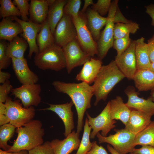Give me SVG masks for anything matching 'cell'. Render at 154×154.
I'll use <instances>...</instances> for the list:
<instances>
[{"label": "cell", "instance_id": "1", "mask_svg": "<svg viewBox=\"0 0 154 154\" xmlns=\"http://www.w3.org/2000/svg\"><path fill=\"white\" fill-rule=\"evenodd\" d=\"M52 84L57 91L66 94L71 99L77 114L76 132L80 135L83 125L85 113L87 110L91 107V100L94 95L92 86L84 82L77 83L59 81H54Z\"/></svg>", "mask_w": 154, "mask_h": 154}, {"label": "cell", "instance_id": "2", "mask_svg": "<svg viewBox=\"0 0 154 154\" xmlns=\"http://www.w3.org/2000/svg\"><path fill=\"white\" fill-rule=\"evenodd\" d=\"M125 77L115 60L107 65H102L92 86L96 97L94 106L97 105L101 100L106 101L114 86Z\"/></svg>", "mask_w": 154, "mask_h": 154}, {"label": "cell", "instance_id": "3", "mask_svg": "<svg viewBox=\"0 0 154 154\" xmlns=\"http://www.w3.org/2000/svg\"><path fill=\"white\" fill-rule=\"evenodd\" d=\"M17 137L7 152L29 151L43 143L44 130L41 121L32 120L24 125L17 128Z\"/></svg>", "mask_w": 154, "mask_h": 154}, {"label": "cell", "instance_id": "4", "mask_svg": "<svg viewBox=\"0 0 154 154\" xmlns=\"http://www.w3.org/2000/svg\"><path fill=\"white\" fill-rule=\"evenodd\" d=\"M118 0L112 1L107 16L108 21L97 42V55L99 59L101 60L106 56L109 50L113 46L114 24L118 23H127L130 22L121 13L118 5Z\"/></svg>", "mask_w": 154, "mask_h": 154}, {"label": "cell", "instance_id": "5", "mask_svg": "<svg viewBox=\"0 0 154 154\" xmlns=\"http://www.w3.org/2000/svg\"><path fill=\"white\" fill-rule=\"evenodd\" d=\"M35 65L43 70L58 71L66 68V61L62 48L54 44L35 54Z\"/></svg>", "mask_w": 154, "mask_h": 154}, {"label": "cell", "instance_id": "6", "mask_svg": "<svg viewBox=\"0 0 154 154\" xmlns=\"http://www.w3.org/2000/svg\"><path fill=\"white\" fill-rule=\"evenodd\" d=\"M4 104L5 115L8 122L17 128L33 120L35 115V110L33 106L28 108L23 107L19 100L13 101L9 97Z\"/></svg>", "mask_w": 154, "mask_h": 154}, {"label": "cell", "instance_id": "7", "mask_svg": "<svg viewBox=\"0 0 154 154\" xmlns=\"http://www.w3.org/2000/svg\"><path fill=\"white\" fill-rule=\"evenodd\" d=\"M114 131L115 133L106 137L98 133L96 136L99 143H108L119 154L131 153L135 147L134 142L136 135L125 128L114 129Z\"/></svg>", "mask_w": 154, "mask_h": 154}, {"label": "cell", "instance_id": "8", "mask_svg": "<svg viewBox=\"0 0 154 154\" xmlns=\"http://www.w3.org/2000/svg\"><path fill=\"white\" fill-rule=\"evenodd\" d=\"M72 19L76 31V39L82 49L91 57L97 55V42L87 27L84 14L80 12L77 17Z\"/></svg>", "mask_w": 154, "mask_h": 154}, {"label": "cell", "instance_id": "9", "mask_svg": "<svg viewBox=\"0 0 154 154\" xmlns=\"http://www.w3.org/2000/svg\"><path fill=\"white\" fill-rule=\"evenodd\" d=\"M86 113L88 125L92 129L90 135L91 139H94L100 131H101V135L102 136H107L110 130L116 127L115 124L117 121L112 118L110 115V101L96 117H92L87 112Z\"/></svg>", "mask_w": 154, "mask_h": 154}, {"label": "cell", "instance_id": "10", "mask_svg": "<svg viewBox=\"0 0 154 154\" xmlns=\"http://www.w3.org/2000/svg\"><path fill=\"white\" fill-rule=\"evenodd\" d=\"M41 90L40 84H22L21 86L13 88L11 95L15 98L21 101L24 108L37 106L41 100L40 93Z\"/></svg>", "mask_w": 154, "mask_h": 154}, {"label": "cell", "instance_id": "11", "mask_svg": "<svg viewBox=\"0 0 154 154\" xmlns=\"http://www.w3.org/2000/svg\"><path fill=\"white\" fill-rule=\"evenodd\" d=\"M66 61V68L70 74L75 68L82 65L91 58V56L81 48L77 39L62 47Z\"/></svg>", "mask_w": 154, "mask_h": 154}, {"label": "cell", "instance_id": "12", "mask_svg": "<svg viewBox=\"0 0 154 154\" xmlns=\"http://www.w3.org/2000/svg\"><path fill=\"white\" fill-rule=\"evenodd\" d=\"M55 44L62 48L76 39L77 32L72 18L64 15L53 34Z\"/></svg>", "mask_w": 154, "mask_h": 154}, {"label": "cell", "instance_id": "13", "mask_svg": "<svg viewBox=\"0 0 154 154\" xmlns=\"http://www.w3.org/2000/svg\"><path fill=\"white\" fill-rule=\"evenodd\" d=\"M135 48V40H131L127 48L115 60L119 70L129 80H133L137 70Z\"/></svg>", "mask_w": 154, "mask_h": 154}, {"label": "cell", "instance_id": "14", "mask_svg": "<svg viewBox=\"0 0 154 154\" xmlns=\"http://www.w3.org/2000/svg\"><path fill=\"white\" fill-rule=\"evenodd\" d=\"M128 97L126 105L131 109L140 111L151 116L154 115V102L151 96L147 99L138 96L139 93L132 86L127 87L124 90Z\"/></svg>", "mask_w": 154, "mask_h": 154}, {"label": "cell", "instance_id": "15", "mask_svg": "<svg viewBox=\"0 0 154 154\" xmlns=\"http://www.w3.org/2000/svg\"><path fill=\"white\" fill-rule=\"evenodd\" d=\"M11 19L18 22L22 27L23 32L21 36L27 42L29 47L28 57L31 58L33 53L39 52L37 44L36 38L38 33L40 31L42 24L34 23L31 21L26 22L19 19L17 17H11Z\"/></svg>", "mask_w": 154, "mask_h": 154}, {"label": "cell", "instance_id": "16", "mask_svg": "<svg viewBox=\"0 0 154 154\" xmlns=\"http://www.w3.org/2000/svg\"><path fill=\"white\" fill-rule=\"evenodd\" d=\"M48 104L49 107L40 110H50L56 114L63 122L65 127L64 135L65 137H67L74 127L73 112L71 109L74 104L72 102L71 100L69 102L62 104Z\"/></svg>", "mask_w": 154, "mask_h": 154}, {"label": "cell", "instance_id": "17", "mask_svg": "<svg viewBox=\"0 0 154 154\" xmlns=\"http://www.w3.org/2000/svg\"><path fill=\"white\" fill-rule=\"evenodd\" d=\"M12 68L19 81L22 84L37 83L38 75L29 68L25 58H12Z\"/></svg>", "mask_w": 154, "mask_h": 154}, {"label": "cell", "instance_id": "18", "mask_svg": "<svg viewBox=\"0 0 154 154\" xmlns=\"http://www.w3.org/2000/svg\"><path fill=\"white\" fill-rule=\"evenodd\" d=\"M79 135L73 131L62 140H52L50 144L54 154H70L73 151L78 150L80 142Z\"/></svg>", "mask_w": 154, "mask_h": 154}, {"label": "cell", "instance_id": "19", "mask_svg": "<svg viewBox=\"0 0 154 154\" xmlns=\"http://www.w3.org/2000/svg\"><path fill=\"white\" fill-rule=\"evenodd\" d=\"M84 14L87 27L94 39L97 42L100 37L102 29L107 23L108 17L100 15L97 12L89 7Z\"/></svg>", "mask_w": 154, "mask_h": 154}, {"label": "cell", "instance_id": "20", "mask_svg": "<svg viewBox=\"0 0 154 154\" xmlns=\"http://www.w3.org/2000/svg\"><path fill=\"white\" fill-rule=\"evenodd\" d=\"M102 60L91 58L83 64L82 68L76 77L78 81L89 84L94 82L102 66Z\"/></svg>", "mask_w": 154, "mask_h": 154}, {"label": "cell", "instance_id": "21", "mask_svg": "<svg viewBox=\"0 0 154 154\" xmlns=\"http://www.w3.org/2000/svg\"><path fill=\"white\" fill-rule=\"evenodd\" d=\"M151 117L144 113L132 110L124 128L136 135L150 123Z\"/></svg>", "mask_w": 154, "mask_h": 154}, {"label": "cell", "instance_id": "22", "mask_svg": "<svg viewBox=\"0 0 154 154\" xmlns=\"http://www.w3.org/2000/svg\"><path fill=\"white\" fill-rule=\"evenodd\" d=\"M49 0H31L30 4L29 20L37 24H42L47 19Z\"/></svg>", "mask_w": 154, "mask_h": 154}, {"label": "cell", "instance_id": "23", "mask_svg": "<svg viewBox=\"0 0 154 154\" xmlns=\"http://www.w3.org/2000/svg\"><path fill=\"white\" fill-rule=\"evenodd\" d=\"M132 110L124 103L122 98L117 96L110 101V111L112 118L119 120L125 126Z\"/></svg>", "mask_w": 154, "mask_h": 154}, {"label": "cell", "instance_id": "24", "mask_svg": "<svg viewBox=\"0 0 154 154\" xmlns=\"http://www.w3.org/2000/svg\"><path fill=\"white\" fill-rule=\"evenodd\" d=\"M10 17L3 18L0 22V39L9 42L23 33L22 27L17 22H14Z\"/></svg>", "mask_w": 154, "mask_h": 154}, {"label": "cell", "instance_id": "25", "mask_svg": "<svg viewBox=\"0 0 154 154\" xmlns=\"http://www.w3.org/2000/svg\"><path fill=\"white\" fill-rule=\"evenodd\" d=\"M135 54L137 70L149 69L151 62L144 37L135 40Z\"/></svg>", "mask_w": 154, "mask_h": 154}, {"label": "cell", "instance_id": "26", "mask_svg": "<svg viewBox=\"0 0 154 154\" xmlns=\"http://www.w3.org/2000/svg\"><path fill=\"white\" fill-rule=\"evenodd\" d=\"M133 80L138 91L154 89V73L148 69L137 70Z\"/></svg>", "mask_w": 154, "mask_h": 154}, {"label": "cell", "instance_id": "27", "mask_svg": "<svg viewBox=\"0 0 154 154\" xmlns=\"http://www.w3.org/2000/svg\"><path fill=\"white\" fill-rule=\"evenodd\" d=\"M67 1L55 0L49 7L46 20L53 35L57 24L64 15V8Z\"/></svg>", "mask_w": 154, "mask_h": 154}, {"label": "cell", "instance_id": "28", "mask_svg": "<svg viewBox=\"0 0 154 154\" xmlns=\"http://www.w3.org/2000/svg\"><path fill=\"white\" fill-rule=\"evenodd\" d=\"M29 44L22 37L18 36L14 38L7 44L5 52L7 55L11 58L23 59L24 53Z\"/></svg>", "mask_w": 154, "mask_h": 154}, {"label": "cell", "instance_id": "29", "mask_svg": "<svg viewBox=\"0 0 154 154\" xmlns=\"http://www.w3.org/2000/svg\"><path fill=\"white\" fill-rule=\"evenodd\" d=\"M36 42L39 52L55 44L53 35L46 19L42 24L40 31L37 35Z\"/></svg>", "mask_w": 154, "mask_h": 154}, {"label": "cell", "instance_id": "30", "mask_svg": "<svg viewBox=\"0 0 154 154\" xmlns=\"http://www.w3.org/2000/svg\"><path fill=\"white\" fill-rule=\"evenodd\" d=\"M135 147L149 145L154 147V121L150 123L135 137L134 142Z\"/></svg>", "mask_w": 154, "mask_h": 154}, {"label": "cell", "instance_id": "31", "mask_svg": "<svg viewBox=\"0 0 154 154\" xmlns=\"http://www.w3.org/2000/svg\"><path fill=\"white\" fill-rule=\"evenodd\" d=\"M139 28V25L132 21L127 23H116L114 28V40L125 37L130 33L134 34Z\"/></svg>", "mask_w": 154, "mask_h": 154}, {"label": "cell", "instance_id": "32", "mask_svg": "<svg viewBox=\"0 0 154 154\" xmlns=\"http://www.w3.org/2000/svg\"><path fill=\"white\" fill-rule=\"evenodd\" d=\"M13 125L8 123L0 127V147L4 151L8 150L11 146L7 144V142L13 136L15 128Z\"/></svg>", "mask_w": 154, "mask_h": 154}, {"label": "cell", "instance_id": "33", "mask_svg": "<svg viewBox=\"0 0 154 154\" xmlns=\"http://www.w3.org/2000/svg\"><path fill=\"white\" fill-rule=\"evenodd\" d=\"M91 129V127L88 125L87 117L85 119L84 125L82 138L77 151L75 154H86L92 148L94 142H91L90 141Z\"/></svg>", "mask_w": 154, "mask_h": 154}, {"label": "cell", "instance_id": "34", "mask_svg": "<svg viewBox=\"0 0 154 154\" xmlns=\"http://www.w3.org/2000/svg\"><path fill=\"white\" fill-rule=\"evenodd\" d=\"M0 17L21 16L20 12L11 0H0Z\"/></svg>", "mask_w": 154, "mask_h": 154}, {"label": "cell", "instance_id": "35", "mask_svg": "<svg viewBox=\"0 0 154 154\" xmlns=\"http://www.w3.org/2000/svg\"><path fill=\"white\" fill-rule=\"evenodd\" d=\"M81 4L80 0H68L64 8V14L71 18L77 17Z\"/></svg>", "mask_w": 154, "mask_h": 154}, {"label": "cell", "instance_id": "36", "mask_svg": "<svg viewBox=\"0 0 154 154\" xmlns=\"http://www.w3.org/2000/svg\"><path fill=\"white\" fill-rule=\"evenodd\" d=\"M131 41L129 35L125 37L114 40L113 47L117 52L116 58L119 57L127 48Z\"/></svg>", "mask_w": 154, "mask_h": 154}, {"label": "cell", "instance_id": "37", "mask_svg": "<svg viewBox=\"0 0 154 154\" xmlns=\"http://www.w3.org/2000/svg\"><path fill=\"white\" fill-rule=\"evenodd\" d=\"M28 0H14L13 3L17 6L19 10L22 20L26 22L29 21V19L28 17L29 14L30 4Z\"/></svg>", "mask_w": 154, "mask_h": 154}, {"label": "cell", "instance_id": "38", "mask_svg": "<svg viewBox=\"0 0 154 154\" xmlns=\"http://www.w3.org/2000/svg\"><path fill=\"white\" fill-rule=\"evenodd\" d=\"M7 43L5 40L0 41V70L7 68L12 62L11 58L9 57L5 52Z\"/></svg>", "mask_w": 154, "mask_h": 154}, {"label": "cell", "instance_id": "39", "mask_svg": "<svg viewBox=\"0 0 154 154\" xmlns=\"http://www.w3.org/2000/svg\"><path fill=\"white\" fill-rule=\"evenodd\" d=\"M111 0H98L92 5L91 8L103 16L108 13L111 4Z\"/></svg>", "mask_w": 154, "mask_h": 154}, {"label": "cell", "instance_id": "40", "mask_svg": "<svg viewBox=\"0 0 154 154\" xmlns=\"http://www.w3.org/2000/svg\"><path fill=\"white\" fill-rule=\"evenodd\" d=\"M28 154H54L50 142L46 141L28 151Z\"/></svg>", "mask_w": 154, "mask_h": 154}, {"label": "cell", "instance_id": "41", "mask_svg": "<svg viewBox=\"0 0 154 154\" xmlns=\"http://www.w3.org/2000/svg\"><path fill=\"white\" fill-rule=\"evenodd\" d=\"M13 88L9 80L0 86V103H5Z\"/></svg>", "mask_w": 154, "mask_h": 154}, {"label": "cell", "instance_id": "42", "mask_svg": "<svg viewBox=\"0 0 154 154\" xmlns=\"http://www.w3.org/2000/svg\"><path fill=\"white\" fill-rule=\"evenodd\" d=\"M131 153L133 154H154V147L146 145L139 149L134 148Z\"/></svg>", "mask_w": 154, "mask_h": 154}, {"label": "cell", "instance_id": "43", "mask_svg": "<svg viewBox=\"0 0 154 154\" xmlns=\"http://www.w3.org/2000/svg\"><path fill=\"white\" fill-rule=\"evenodd\" d=\"M93 142L92 148L86 154H108L105 149L102 146L98 145L96 141Z\"/></svg>", "mask_w": 154, "mask_h": 154}, {"label": "cell", "instance_id": "44", "mask_svg": "<svg viewBox=\"0 0 154 154\" xmlns=\"http://www.w3.org/2000/svg\"><path fill=\"white\" fill-rule=\"evenodd\" d=\"M147 43L150 60L151 62H154V35Z\"/></svg>", "mask_w": 154, "mask_h": 154}, {"label": "cell", "instance_id": "45", "mask_svg": "<svg viewBox=\"0 0 154 154\" xmlns=\"http://www.w3.org/2000/svg\"><path fill=\"white\" fill-rule=\"evenodd\" d=\"M146 13L151 18V25L154 26V4H150L145 7Z\"/></svg>", "mask_w": 154, "mask_h": 154}, {"label": "cell", "instance_id": "46", "mask_svg": "<svg viewBox=\"0 0 154 154\" xmlns=\"http://www.w3.org/2000/svg\"><path fill=\"white\" fill-rule=\"evenodd\" d=\"M11 74L8 72L2 71L0 70V83L3 84L10 79Z\"/></svg>", "mask_w": 154, "mask_h": 154}, {"label": "cell", "instance_id": "47", "mask_svg": "<svg viewBox=\"0 0 154 154\" xmlns=\"http://www.w3.org/2000/svg\"><path fill=\"white\" fill-rule=\"evenodd\" d=\"M84 2V5L80 12V13L83 14L85 13L89 6L92 5L94 4L93 1L92 0H85Z\"/></svg>", "mask_w": 154, "mask_h": 154}, {"label": "cell", "instance_id": "48", "mask_svg": "<svg viewBox=\"0 0 154 154\" xmlns=\"http://www.w3.org/2000/svg\"><path fill=\"white\" fill-rule=\"evenodd\" d=\"M0 154H28V151L23 150L17 152H11L3 150L0 149Z\"/></svg>", "mask_w": 154, "mask_h": 154}, {"label": "cell", "instance_id": "49", "mask_svg": "<svg viewBox=\"0 0 154 154\" xmlns=\"http://www.w3.org/2000/svg\"><path fill=\"white\" fill-rule=\"evenodd\" d=\"M107 148L108 151L111 154H119L109 144L107 145Z\"/></svg>", "mask_w": 154, "mask_h": 154}, {"label": "cell", "instance_id": "50", "mask_svg": "<svg viewBox=\"0 0 154 154\" xmlns=\"http://www.w3.org/2000/svg\"><path fill=\"white\" fill-rule=\"evenodd\" d=\"M148 69L154 73V62L151 63L150 66Z\"/></svg>", "mask_w": 154, "mask_h": 154}, {"label": "cell", "instance_id": "51", "mask_svg": "<svg viewBox=\"0 0 154 154\" xmlns=\"http://www.w3.org/2000/svg\"><path fill=\"white\" fill-rule=\"evenodd\" d=\"M151 95L153 100H154V89L151 90Z\"/></svg>", "mask_w": 154, "mask_h": 154}, {"label": "cell", "instance_id": "52", "mask_svg": "<svg viewBox=\"0 0 154 154\" xmlns=\"http://www.w3.org/2000/svg\"><path fill=\"white\" fill-rule=\"evenodd\" d=\"M129 154H133L132 153H129Z\"/></svg>", "mask_w": 154, "mask_h": 154}]
</instances>
